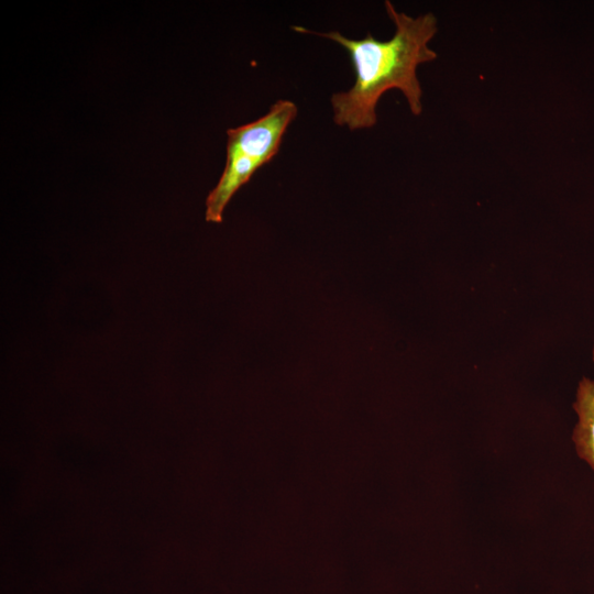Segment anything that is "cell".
Segmentation results:
<instances>
[{
	"label": "cell",
	"instance_id": "6da1fadb",
	"mask_svg": "<svg viewBox=\"0 0 594 594\" xmlns=\"http://www.w3.org/2000/svg\"><path fill=\"white\" fill-rule=\"evenodd\" d=\"M385 9L395 25L394 35L386 41L375 38L371 33L355 40L338 31L319 33L293 26L298 33L331 40L349 53L355 80L349 90L334 92L330 102L334 123L351 131L376 124L378 100L391 89L402 91L414 116L422 112V88L417 67L437 58L429 43L438 32V20L432 12L417 16L398 12L388 0Z\"/></svg>",
	"mask_w": 594,
	"mask_h": 594
},
{
	"label": "cell",
	"instance_id": "7a4b0ae2",
	"mask_svg": "<svg viewBox=\"0 0 594 594\" xmlns=\"http://www.w3.org/2000/svg\"><path fill=\"white\" fill-rule=\"evenodd\" d=\"M297 112L293 101L277 100L263 117L227 130L226 165L218 184L207 196V221H222L223 211L235 193L278 153Z\"/></svg>",
	"mask_w": 594,
	"mask_h": 594
},
{
	"label": "cell",
	"instance_id": "3957f363",
	"mask_svg": "<svg viewBox=\"0 0 594 594\" xmlns=\"http://www.w3.org/2000/svg\"><path fill=\"white\" fill-rule=\"evenodd\" d=\"M572 407L578 416L572 431L576 454L594 470V380L581 378Z\"/></svg>",
	"mask_w": 594,
	"mask_h": 594
},
{
	"label": "cell",
	"instance_id": "277c9868",
	"mask_svg": "<svg viewBox=\"0 0 594 594\" xmlns=\"http://www.w3.org/2000/svg\"><path fill=\"white\" fill-rule=\"evenodd\" d=\"M592 358H593V361H594V345H593Z\"/></svg>",
	"mask_w": 594,
	"mask_h": 594
}]
</instances>
